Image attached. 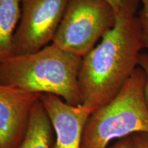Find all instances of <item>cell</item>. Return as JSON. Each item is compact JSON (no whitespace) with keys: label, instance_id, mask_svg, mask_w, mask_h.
<instances>
[{"label":"cell","instance_id":"obj_1","mask_svg":"<svg viewBox=\"0 0 148 148\" xmlns=\"http://www.w3.org/2000/svg\"><path fill=\"white\" fill-rule=\"evenodd\" d=\"M145 48L136 16H116L99 45L82 58L78 84L82 105L94 109L112 100L138 65Z\"/></svg>","mask_w":148,"mask_h":148},{"label":"cell","instance_id":"obj_2","mask_svg":"<svg viewBox=\"0 0 148 148\" xmlns=\"http://www.w3.org/2000/svg\"><path fill=\"white\" fill-rule=\"evenodd\" d=\"M82 58L51 43L29 54L0 62V85L58 96L72 106L82 104L78 74Z\"/></svg>","mask_w":148,"mask_h":148},{"label":"cell","instance_id":"obj_3","mask_svg":"<svg viewBox=\"0 0 148 148\" xmlns=\"http://www.w3.org/2000/svg\"><path fill=\"white\" fill-rule=\"evenodd\" d=\"M146 75L136 68L119 93L90 114L83 131L80 148H108L115 139L148 133Z\"/></svg>","mask_w":148,"mask_h":148},{"label":"cell","instance_id":"obj_4","mask_svg":"<svg viewBox=\"0 0 148 148\" xmlns=\"http://www.w3.org/2000/svg\"><path fill=\"white\" fill-rule=\"evenodd\" d=\"M115 21L113 8L106 0H68L51 43L83 58Z\"/></svg>","mask_w":148,"mask_h":148},{"label":"cell","instance_id":"obj_5","mask_svg":"<svg viewBox=\"0 0 148 148\" xmlns=\"http://www.w3.org/2000/svg\"><path fill=\"white\" fill-rule=\"evenodd\" d=\"M68 0H21V15L13 38L14 55L38 51L52 42Z\"/></svg>","mask_w":148,"mask_h":148},{"label":"cell","instance_id":"obj_6","mask_svg":"<svg viewBox=\"0 0 148 148\" xmlns=\"http://www.w3.org/2000/svg\"><path fill=\"white\" fill-rule=\"evenodd\" d=\"M40 95L0 85V148H18L21 145L31 110Z\"/></svg>","mask_w":148,"mask_h":148},{"label":"cell","instance_id":"obj_7","mask_svg":"<svg viewBox=\"0 0 148 148\" xmlns=\"http://www.w3.org/2000/svg\"><path fill=\"white\" fill-rule=\"evenodd\" d=\"M54 132L51 148H80L83 131L94 109L72 106L58 96L41 94L40 97Z\"/></svg>","mask_w":148,"mask_h":148},{"label":"cell","instance_id":"obj_8","mask_svg":"<svg viewBox=\"0 0 148 148\" xmlns=\"http://www.w3.org/2000/svg\"><path fill=\"white\" fill-rule=\"evenodd\" d=\"M53 140L52 125L39 99L32 107L26 134L18 148H51Z\"/></svg>","mask_w":148,"mask_h":148},{"label":"cell","instance_id":"obj_9","mask_svg":"<svg viewBox=\"0 0 148 148\" xmlns=\"http://www.w3.org/2000/svg\"><path fill=\"white\" fill-rule=\"evenodd\" d=\"M21 15V0H0V62L14 55L13 38Z\"/></svg>","mask_w":148,"mask_h":148},{"label":"cell","instance_id":"obj_10","mask_svg":"<svg viewBox=\"0 0 148 148\" xmlns=\"http://www.w3.org/2000/svg\"><path fill=\"white\" fill-rule=\"evenodd\" d=\"M113 8L115 16H136L140 0H106Z\"/></svg>","mask_w":148,"mask_h":148},{"label":"cell","instance_id":"obj_11","mask_svg":"<svg viewBox=\"0 0 148 148\" xmlns=\"http://www.w3.org/2000/svg\"><path fill=\"white\" fill-rule=\"evenodd\" d=\"M140 2L142 3L143 6L137 18L141 29L144 45L148 49V0H140Z\"/></svg>","mask_w":148,"mask_h":148},{"label":"cell","instance_id":"obj_12","mask_svg":"<svg viewBox=\"0 0 148 148\" xmlns=\"http://www.w3.org/2000/svg\"><path fill=\"white\" fill-rule=\"evenodd\" d=\"M133 148H148V133L139 132L132 135Z\"/></svg>","mask_w":148,"mask_h":148},{"label":"cell","instance_id":"obj_13","mask_svg":"<svg viewBox=\"0 0 148 148\" xmlns=\"http://www.w3.org/2000/svg\"><path fill=\"white\" fill-rule=\"evenodd\" d=\"M138 65L145 72L146 75L145 83V99L148 106V53H140L138 56Z\"/></svg>","mask_w":148,"mask_h":148},{"label":"cell","instance_id":"obj_14","mask_svg":"<svg viewBox=\"0 0 148 148\" xmlns=\"http://www.w3.org/2000/svg\"><path fill=\"white\" fill-rule=\"evenodd\" d=\"M108 148H133L132 136L119 139L114 145Z\"/></svg>","mask_w":148,"mask_h":148}]
</instances>
